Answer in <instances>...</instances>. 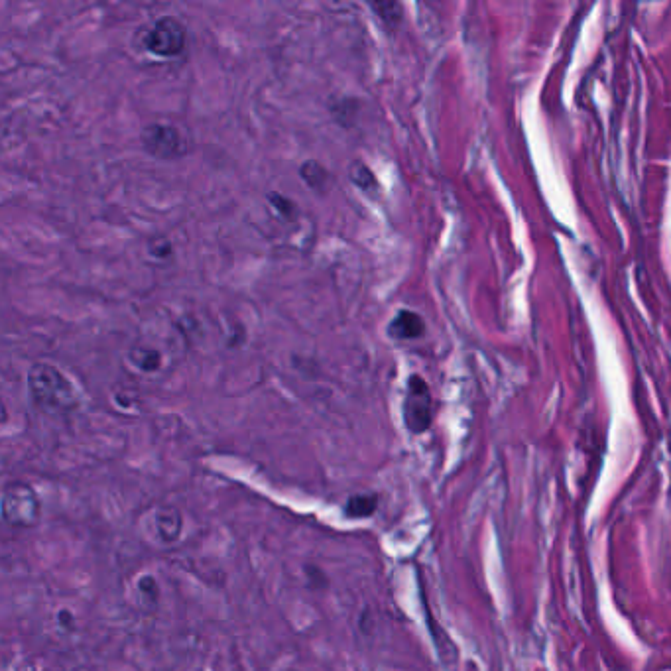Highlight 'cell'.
Segmentation results:
<instances>
[{
    "instance_id": "7a4b0ae2",
    "label": "cell",
    "mask_w": 671,
    "mask_h": 671,
    "mask_svg": "<svg viewBox=\"0 0 671 671\" xmlns=\"http://www.w3.org/2000/svg\"><path fill=\"white\" fill-rule=\"evenodd\" d=\"M0 514L2 522L10 528H34L42 518V502L38 492L22 481L8 483L2 488Z\"/></svg>"
},
{
    "instance_id": "9c48e42d",
    "label": "cell",
    "mask_w": 671,
    "mask_h": 671,
    "mask_svg": "<svg viewBox=\"0 0 671 671\" xmlns=\"http://www.w3.org/2000/svg\"><path fill=\"white\" fill-rule=\"evenodd\" d=\"M128 361H130V365L136 366L140 372L152 374V372H158L162 368L164 357H162V351H158L154 347L134 345L128 351Z\"/></svg>"
},
{
    "instance_id": "277c9868",
    "label": "cell",
    "mask_w": 671,
    "mask_h": 671,
    "mask_svg": "<svg viewBox=\"0 0 671 671\" xmlns=\"http://www.w3.org/2000/svg\"><path fill=\"white\" fill-rule=\"evenodd\" d=\"M187 30L174 16L158 18L144 34L142 46L148 54L156 58H176L185 50Z\"/></svg>"
},
{
    "instance_id": "7c38bea8",
    "label": "cell",
    "mask_w": 671,
    "mask_h": 671,
    "mask_svg": "<svg viewBox=\"0 0 671 671\" xmlns=\"http://www.w3.org/2000/svg\"><path fill=\"white\" fill-rule=\"evenodd\" d=\"M349 178H351V182L355 183V185H357L361 191H365V193H370L372 189L378 187V182H376L372 170L366 166L365 162H361V160H355V162L351 164V168H349Z\"/></svg>"
},
{
    "instance_id": "ba28073f",
    "label": "cell",
    "mask_w": 671,
    "mask_h": 671,
    "mask_svg": "<svg viewBox=\"0 0 671 671\" xmlns=\"http://www.w3.org/2000/svg\"><path fill=\"white\" fill-rule=\"evenodd\" d=\"M378 504H380V494H376V492L353 494L345 504V516L353 518V520L372 518L378 510Z\"/></svg>"
},
{
    "instance_id": "52a82bcc",
    "label": "cell",
    "mask_w": 671,
    "mask_h": 671,
    "mask_svg": "<svg viewBox=\"0 0 671 671\" xmlns=\"http://www.w3.org/2000/svg\"><path fill=\"white\" fill-rule=\"evenodd\" d=\"M426 333V323L420 313L412 309H400L388 323V335L396 341H414Z\"/></svg>"
},
{
    "instance_id": "30bf717a",
    "label": "cell",
    "mask_w": 671,
    "mask_h": 671,
    "mask_svg": "<svg viewBox=\"0 0 671 671\" xmlns=\"http://www.w3.org/2000/svg\"><path fill=\"white\" fill-rule=\"evenodd\" d=\"M300 176L313 191H321V193L329 187V180H331L329 170L317 160H305L300 166Z\"/></svg>"
},
{
    "instance_id": "2e32d148",
    "label": "cell",
    "mask_w": 671,
    "mask_h": 671,
    "mask_svg": "<svg viewBox=\"0 0 671 671\" xmlns=\"http://www.w3.org/2000/svg\"><path fill=\"white\" fill-rule=\"evenodd\" d=\"M305 575H307V581H309V585H311L313 589H323V587H327V583H329L325 571L319 569V567L305 565Z\"/></svg>"
},
{
    "instance_id": "5b68a950",
    "label": "cell",
    "mask_w": 671,
    "mask_h": 671,
    "mask_svg": "<svg viewBox=\"0 0 671 671\" xmlns=\"http://www.w3.org/2000/svg\"><path fill=\"white\" fill-rule=\"evenodd\" d=\"M144 150L158 160H180L189 152V140L174 124L152 122L140 132Z\"/></svg>"
},
{
    "instance_id": "9a60e30c",
    "label": "cell",
    "mask_w": 671,
    "mask_h": 671,
    "mask_svg": "<svg viewBox=\"0 0 671 671\" xmlns=\"http://www.w3.org/2000/svg\"><path fill=\"white\" fill-rule=\"evenodd\" d=\"M148 250L154 258L158 260H164V258H170L172 252H174V246L172 243L166 239V237H154L150 243H148Z\"/></svg>"
},
{
    "instance_id": "e0dca14e",
    "label": "cell",
    "mask_w": 671,
    "mask_h": 671,
    "mask_svg": "<svg viewBox=\"0 0 671 671\" xmlns=\"http://www.w3.org/2000/svg\"><path fill=\"white\" fill-rule=\"evenodd\" d=\"M58 622L63 628H73L75 626V616L71 610L63 609L58 612Z\"/></svg>"
},
{
    "instance_id": "8fae6325",
    "label": "cell",
    "mask_w": 671,
    "mask_h": 671,
    "mask_svg": "<svg viewBox=\"0 0 671 671\" xmlns=\"http://www.w3.org/2000/svg\"><path fill=\"white\" fill-rule=\"evenodd\" d=\"M370 10L380 18L386 28H398L402 22V4L400 2H368Z\"/></svg>"
},
{
    "instance_id": "6da1fadb",
    "label": "cell",
    "mask_w": 671,
    "mask_h": 671,
    "mask_svg": "<svg viewBox=\"0 0 671 671\" xmlns=\"http://www.w3.org/2000/svg\"><path fill=\"white\" fill-rule=\"evenodd\" d=\"M28 390L36 408L63 416L79 408V396L71 380L58 366L38 363L28 372Z\"/></svg>"
},
{
    "instance_id": "5bb4252c",
    "label": "cell",
    "mask_w": 671,
    "mask_h": 671,
    "mask_svg": "<svg viewBox=\"0 0 671 671\" xmlns=\"http://www.w3.org/2000/svg\"><path fill=\"white\" fill-rule=\"evenodd\" d=\"M138 591L140 595L148 601V603H156L160 599V585L158 581L152 577V575H144L140 581H138Z\"/></svg>"
},
{
    "instance_id": "8992f818",
    "label": "cell",
    "mask_w": 671,
    "mask_h": 671,
    "mask_svg": "<svg viewBox=\"0 0 671 671\" xmlns=\"http://www.w3.org/2000/svg\"><path fill=\"white\" fill-rule=\"evenodd\" d=\"M154 528H156V538L164 546L178 544L183 534V516L180 508L160 506L154 514Z\"/></svg>"
},
{
    "instance_id": "3957f363",
    "label": "cell",
    "mask_w": 671,
    "mask_h": 671,
    "mask_svg": "<svg viewBox=\"0 0 671 671\" xmlns=\"http://www.w3.org/2000/svg\"><path fill=\"white\" fill-rule=\"evenodd\" d=\"M404 426L410 433L420 435L426 433L433 422V396L429 384L420 376L412 374L406 384V396L402 404Z\"/></svg>"
},
{
    "instance_id": "4fadbf2b",
    "label": "cell",
    "mask_w": 671,
    "mask_h": 671,
    "mask_svg": "<svg viewBox=\"0 0 671 671\" xmlns=\"http://www.w3.org/2000/svg\"><path fill=\"white\" fill-rule=\"evenodd\" d=\"M268 203L286 221H294L298 217V205H296V201L290 199V197H286V195H282V193H278V191H270L268 193Z\"/></svg>"
}]
</instances>
